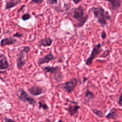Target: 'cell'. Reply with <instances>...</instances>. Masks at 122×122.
I'll list each match as a JSON object with an SVG mask.
<instances>
[{
	"instance_id": "6da1fadb",
	"label": "cell",
	"mask_w": 122,
	"mask_h": 122,
	"mask_svg": "<svg viewBox=\"0 0 122 122\" xmlns=\"http://www.w3.org/2000/svg\"><path fill=\"white\" fill-rule=\"evenodd\" d=\"M92 10L93 13L94 17L97 19V22L101 27H104L107 24V20H110L111 18V15L105 11L102 7H95L92 8Z\"/></svg>"
},
{
	"instance_id": "7a4b0ae2",
	"label": "cell",
	"mask_w": 122,
	"mask_h": 122,
	"mask_svg": "<svg viewBox=\"0 0 122 122\" xmlns=\"http://www.w3.org/2000/svg\"><path fill=\"white\" fill-rule=\"evenodd\" d=\"M72 17L77 21L76 27H82L88 19V15L85 13L83 7L80 5L75 8L72 12Z\"/></svg>"
},
{
	"instance_id": "3957f363",
	"label": "cell",
	"mask_w": 122,
	"mask_h": 122,
	"mask_svg": "<svg viewBox=\"0 0 122 122\" xmlns=\"http://www.w3.org/2000/svg\"><path fill=\"white\" fill-rule=\"evenodd\" d=\"M30 50V47L24 46L17 53L16 63L19 70H21L25 65L28 59V54Z\"/></svg>"
},
{
	"instance_id": "277c9868",
	"label": "cell",
	"mask_w": 122,
	"mask_h": 122,
	"mask_svg": "<svg viewBox=\"0 0 122 122\" xmlns=\"http://www.w3.org/2000/svg\"><path fill=\"white\" fill-rule=\"evenodd\" d=\"M42 70L46 73L53 74V77L57 82H60L62 81L63 73L60 66L47 65L42 67Z\"/></svg>"
},
{
	"instance_id": "5b68a950",
	"label": "cell",
	"mask_w": 122,
	"mask_h": 122,
	"mask_svg": "<svg viewBox=\"0 0 122 122\" xmlns=\"http://www.w3.org/2000/svg\"><path fill=\"white\" fill-rule=\"evenodd\" d=\"M16 95L18 99L23 103H28L33 107L37 103L35 98L30 95L23 88L19 89L16 92Z\"/></svg>"
},
{
	"instance_id": "8992f818",
	"label": "cell",
	"mask_w": 122,
	"mask_h": 122,
	"mask_svg": "<svg viewBox=\"0 0 122 122\" xmlns=\"http://www.w3.org/2000/svg\"><path fill=\"white\" fill-rule=\"evenodd\" d=\"M102 51V49L101 44L99 43L97 44H95L91 51L90 56L85 61V65L87 66H90L92 64L93 61L98 56Z\"/></svg>"
},
{
	"instance_id": "52a82bcc",
	"label": "cell",
	"mask_w": 122,
	"mask_h": 122,
	"mask_svg": "<svg viewBox=\"0 0 122 122\" xmlns=\"http://www.w3.org/2000/svg\"><path fill=\"white\" fill-rule=\"evenodd\" d=\"M78 82L79 79L77 78H73L62 84V88L67 93H71L74 91V89L77 86Z\"/></svg>"
},
{
	"instance_id": "ba28073f",
	"label": "cell",
	"mask_w": 122,
	"mask_h": 122,
	"mask_svg": "<svg viewBox=\"0 0 122 122\" xmlns=\"http://www.w3.org/2000/svg\"><path fill=\"white\" fill-rule=\"evenodd\" d=\"M28 91L32 96H37L44 93L46 90L43 87L39 85H33L28 88Z\"/></svg>"
},
{
	"instance_id": "9c48e42d",
	"label": "cell",
	"mask_w": 122,
	"mask_h": 122,
	"mask_svg": "<svg viewBox=\"0 0 122 122\" xmlns=\"http://www.w3.org/2000/svg\"><path fill=\"white\" fill-rule=\"evenodd\" d=\"M54 59L55 57L54 56L53 54L51 52H50L47 54L45 55L44 57L40 58L38 60L37 63L39 66H41L44 64L50 62L51 61H52Z\"/></svg>"
},
{
	"instance_id": "30bf717a",
	"label": "cell",
	"mask_w": 122,
	"mask_h": 122,
	"mask_svg": "<svg viewBox=\"0 0 122 122\" xmlns=\"http://www.w3.org/2000/svg\"><path fill=\"white\" fill-rule=\"evenodd\" d=\"M10 64L6 56L0 52V71L6 70L9 69Z\"/></svg>"
},
{
	"instance_id": "8fae6325",
	"label": "cell",
	"mask_w": 122,
	"mask_h": 122,
	"mask_svg": "<svg viewBox=\"0 0 122 122\" xmlns=\"http://www.w3.org/2000/svg\"><path fill=\"white\" fill-rule=\"evenodd\" d=\"M81 108L80 105L77 104H70L68 107L65 109L68 112L70 116H74L75 115H77L79 112V110Z\"/></svg>"
},
{
	"instance_id": "7c38bea8",
	"label": "cell",
	"mask_w": 122,
	"mask_h": 122,
	"mask_svg": "<svg viewBox=\"0 0 122 122\" xmlns=\"http://www.w3.org/2000/svg\"><path fill=\"white\" fill-rule=\"evenodd\" d=\"M17 42V40L12 37H8L3 38L0 41V46L2 47L6 45H10L15 44Z\"/></svg>"
},
{
	"instance_id": "4fadbf2b",
	"label": "cell",
	"mask_w": 122,
	"mask_h": 122,
	"mask_svg": "<svg viewBox=\"0 0 122 122\" xmlns=\"http://www.w3.org/2000/svg\"><path fill=\"white\" fill-rule=\"evenodd\" d=\"M105 117L108 120H117L119 117L117 110L115 108H112Z\"/></svg>"
},
{
	"instance_id": "5bb4252c",
	"label": "cell",
	"mask_w": 122,
	"mask_h": 122,
	"mask_svg": "<svg viewBox=\"0 0 122 122\" xmlns=\"http://www.w3.org/2000/svg\"><path fill=\"white\" fill-rule=\"evenodd\" d=\"M21 0H9L8 1H6L5 9L10 10L16 7L21 2Z\"/></svg>"
},
{
	"instance_id": "9a60e30c",
	"label": "cell",
	"mask_w": 122,
	"mask_h": 122,
	"mask_svg": "<svg viewBox=\"0 0 122 122\" xmlns=\"http://www.w3.org/2000/svg\"><path fill=\"white\" fill-rule=\"evenodd\" d=\"M94 97H95V95L93 92L87 89L86 90L84 98V103L85 104L89 103L91 101H92L94 98Z\"/></svg>"
},
{
	"instance_id": "2e32d148",
	"label": "cell",
	"mask_w": 122,
	"mask_h": 122,
	"mask_svg": "<svg viewBox=\"0 0 122 122\" xmlns=\"http://www.w3.org/2000/svg\"><path fill=\"white\" fill-rule=\"evenodd\" d=\"M110 3L112 9L114 10H118L122 3V0H103Z\"/></svg>"
},
{
	"instance_id": "e0dca14e",
	"label": "cell",
	"mask_w": 122,
	"mask_h": 122,
	"mask_svg": "<svg viewBox=\"0 0 122 122\" xmlns=\"http://www.w3.org/2000/svg\"><path fill=\"white\" fill-rule=\"evenodd\" d=\"M53 42L52 39L49 37H45L44 38L41 39L40 41V45L41 46H43L44 47H50L51 45Z\"/></svg>"
},
{
	"instance_id": "ac0fdd59",
	"label": "cell",
	"mask_w": 122,
	"mask_h": 122,
	"mask_svg": "<svg viewBox=\"0 0 122 122\" xmlns=\"http://www.w3.org/2000/svg\"><path fill=\"white\" fill-rule=\"evenodd\" d=\"M38 108L39 109H42L43 111H47L49 110V106L47 104V103H46L45 102H43L41 101H39L38 102Z\"/></svg>"
},
{
	"instance_id": "d6986e66",
	"label": "cell",
	"mask_w": 122,
	"mask_h": 122,
	"mask_svg": "<svg viewBox=\"0 0 122 122\" xmlns=\"http://www.w3.org/2000/svg\"><path fill=\"white\" fill-rule=\"evenodd\" d=\"M91 110L92 111V112L94 114H95L97 116L99 117H101V118L103 117L104 116L103 113L101 110H98L96 109H93V108H92Z\"/></svg>"
},
{
	"instance_id": "ffe728a7",
	"label": "cell",
	"mask_w": 122,
	"mask_h": 122,
	"mask_svg": "<svg viewBox=\"0 0 122 122\" xmlns=\"http://www.w3.org/2000/svg\"><path fill=\"white\" fill-rule=\"evenodd\" d=\"M30 18H31V15L29 13H24L21 17V19L23 21H26L27 20H29Z\"/></svg>"
},
{
	"instance_id": "44dd1931",
	"label": "cell",
	"mask_w": 122,
	"mask_h": 122,
	"mask_svg": "<svg viewBox=\"0 0 122 122\" xmlns=\"http://www.w3.org/2000/svg\"><path fill=\"white\" fill-rule=\"evenodd\" d=\"M44 0H31L30 3L31 4H41L43 2Z\"/></svg>"
},
{
	"instance_id": "7402d4cb",
	"label": "cell",
	"mask_w": 122,
	"mask_h": 122,
	"mask_svg": "<svg viewBox=\"0 0 122 122\" xmlns=\"http://www.w3.org/2000/svg\"><path fill=\"white\" fill-rule=\"evenodd\" d=\"M4 122H17L14 120L10 118H9L5 116L4 117Z\"/></svg>"
},
{
	"instance_id": "603a6c76",
	"label": "cell",
	"mask_w": 122,
	"mask_h": 122,
	"mask_svg": "<svg viewBox=\"0 0 122 122\" xmlns=\"http://www.w3.org/2000/svg\"><path fill=\"white\" fill-rule=\"evenodd\" d=\"M110 50H105L104 52L103 53V54H102V55L101 56V57H102V58H105L107 56H108L109 55L110 53Z\"/></svg>"
},
{
	"instance_id": "cb8c5ba5",
	"label": "cell",
	"mask_w": 122,
	"mask_h": 122,
	"mask_svg": "<svg viewBox=\"0 0 122 122\" xmlns=\"http://www.w3.org/2000/svg\"><path fill=\"white\" fill-rule=\"evenodd\" d=\"M22 36H23V34L21 33H19L18 32H16L15 33H14L13 35V37L18 38H21Z\"/></svg>"
},
{
	"instance_id": "d4e9b609",
	"label": "cell",
	"mask_w": 122,
	"mask_h": 122,
	"mask_svg": "<svg viewBox=\"0 0 122 122\" xmlns=\"http://www.w3.org/2000/svg\"><path fill=\"white\" fill-rule=\"evenodd\" d=\"M47 3L51 5H54L57 4L58 0H47Z\"/></svg>"
},
{
	"instance_id": "484cf974",
	"label": "cell",
	"mask_w": 122,
	"mask_h": 122,
	"mask_svg": "<svg viewBox=\"0 0 122 122\" xmlns=\"http://www.w3.org/2000/svg\"><path fill=\"white\" fill-rule=\"evenodd\" d=\"M118 102L119 105L121 107H122V92L121 93V94H120L119 97Z\"/></svg>"
},
{
	"instance_id": "4316f807",
	"label": "cell",
	"mask_w": 122,
	"mask_h": 122,
	"mask_svg": "<svg viewBox=\"0 0 122 122\" xmlns=\"http://www.w3.org/2000/svg\"><path fill=\"white\" fill-rule=\"evenodd\" d=\"M101 38H102V39H103V40L105 39L106 38V37H107V34H106V32H105V31L103 30V31H102L101 32Z\"/></svg>"
},
{
	"instance_id": "83f0119b",
	"label": "cell",
	"mask_w": 122,
	"mask_h": 122,
	"mask_svg": "<svg viewBox=\"0 0 122 122\" xmlns=\"http://www.w3.org/2000/svg\"><path fill=\"white\" fill-rule=\"evenodd\" d=\"M25 5H22L21 6V7L20 8V9H19V10H18V12H20L22 10H23V9L24 8V7H25Z\"/></svg>"
},
{
	"instance_id": "f1b7e54d",
	"label": "cell",
	"mask_w": 122,
	"mask_h": 122,
	"mask_svg": "<svg viewBox=\"0 0 122 122\" xmlns=\"http://www.w3.org/2000/svg\"><path fill=\"white\" fill-rule=\"evenodd\" d=\"M80 0H72L73 2L75 4H78V3L80 2Z\"/></svg>"
},
{
	"instance_id": "f546056e",
	"label": "cell",
	"mask_w": 122,
	"mask_h": 122,
	"mask_svg": "<svg viewBox=\"0 0 122 122\" xmlns=\"http://www.w3.org/2000/svg\"><path fill=\"white\" fill-rule=\"evenodd\" d=\"M46 122H53V121H51L50 119L49 118H46Z\"/></svg>"
},
{
	"instance_id": "4dcf8cb0",
	"label": "cell",
	"mask_w": 122,
	"mask_h": 122,
	"mask_svg": "<svg viewBox=\"0 0 122 122\" xmlns=\"http://www.w3.org/2000/svg\"><path fill=\"white\" fill-rule=\"evenodd\" d=\"M57 122H64L63 120H62L61 119H59Z\"/></svg>"
},
{
	"instance_id": "1f68e13d",
	"label": "cell",
	"mask_w": 122,
	"mask_h": 122,
	"mask_svg": "<svg viewBox=\"0 0 122 122\" xmlns=\"http://www.w3.org/2000/svg\"><path fill=\"white\" fill-rule=\"evenodd\" d=\"M1 33V27H0V34Z\"/></svg>"
},
{
	"instance_id": "d6a6232c",
	"label": "cell",
	"mask_w": 122,
	"mask_h": 122,
	"mask_svg": "<svg viewBox=\"0 0 122 122\" xmlns=\"http://www.w3.org/2000/svg\"><path fill=\"white\" fill-rule=\"evenodd\" d=\"M121 122L118 121H113V122Z\"/></svg>"
},
{
	"instance_id": "836d02e7",
	"label": "cell",
	"mask_w": 122,
	"mask_h": 122,
	"mask_svg": "<svg viewBox=\"0 0 122 122\" xmlns=\"http://www.w3.org/2000/svg\"><path fill=\"white\" fill-rule=\"evenodd\" d=\"M121 42H121V44H120V45H121V46H122V41H121Z\"/></svg>"
}]
</instances>
